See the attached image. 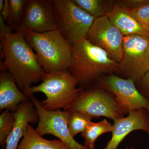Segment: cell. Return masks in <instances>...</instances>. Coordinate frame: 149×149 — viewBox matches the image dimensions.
<instances>
[{
    "label": "cell",
    "instance_id": "cell-1",
    "mask_svg": "<svg viewBox=\"0 0 149 149\" xmlns=\"http://www.w3.org/2000/svg\"><path fill=\"white\" fill-rule=\"evenodd\" d=\"M0 40L3 58L0 64L1 71H8L23 93L33 84L42 81L46 73L22 30L0 34Z\"/></svg>",
    "mask_w": 149,
    "mask_h": 149
},
{
    "label": "cell",
    "instance_id": "cell-2",
    "mask_svg": "<svg viewBox=\"0 0 149 149\" xmlns=\"http://www.w3.org/2000/svg\"><path fill=\"white\" fill-rule=\"evenodd\" d=\"M69 71L77 79L80 88L91 87L107 74L119 72L118 63L106 51L83 38L72 45Z\"/></svg>",
    "mask_w": 149,
    "mask_h": 149
},
{
    "label": "cell",
    "instance_id": "cell-3",
    "mask_svg": "<svg viewBox=\"0 0 149 149\" xmlns=\"http://www.w3.org/2000/svg\"><path fill=\"white\" fill-rule=\"evenodd\" d=\"M21 30L27 43L35 50L38 62L46 73L69 70L72 46L59 30L40 33Z\"/></svg>",
    "mask_w": 149,
    "mask_h": 149
},
{
    "label": "cell",
    "instance_id": "cell-4",
    "mask_svg": "<svg viewBox=\"0 0 149 149\" xmlns=\"http://www.w3.org/2000/svg\"><path fill=\"white\" fill-rule=\"evenodd\" d=\"M40 85L32 86L24 93L28 97L33 93H44L46 98L41 104L49 111L60 109L66 111L83 90L77 88L78 81L69 70L46 73Z\"/></svg>",
    "mask_w": 149,
    "mask_h": 149
},
{
    "label": "cell",
    "instance_id": "cell-5",
    "mask_svg": "<svg viewBox=\"0 0 149 149\" xmlns=\"http://www.w3.org/2000/svg\"><path fill=\"white\" fill-rule=\"evenodd\" d=\"M57 28L71 45L87 38L95 21L72 0H52Z\"/></svg>",
    "mask_w": 149,
    "mask_h": 149
},
{
    "label": "cell",
    "instance_id": "cell-6",
    "mask_svg": "<svg viewBox=\"0 0 149 149\" xmlns=\"http://www.w3.org/2000/svg\"><path fill=\"white\" fill-rule=\"evenodd\" d=\"M66 111L80 112L93 118L103 116L113 121L124 115L118 108L114 96L99 87L82 90Z\"/></svg>",
    "mask_w": 149,
    "mask_h": 149
},
{
    "label": "cell",
    "instance_id": "cell-7",
    "mask_svg": "<svg viewBox=\"0 0 149 149\" xmlns=\"http://www.w3.org/2000/svg\"><path fill=\"white\" fill-rule=\"evenodd\" d=\"M134 80L114 74L104 75L97 81L98 87L114 96L120 111L123 114L141 109L149 110V100L138 91Z\"/></svg>",
    "mask_w": 149,
    "mask_h": 149
},
{
    "label": "cell",
    "instance_id": "cell-8",
    "mask_svg": "<svg viewBox=\"0 0 149 149\" xmlns=\"http://www.w3.org/2000/svg\"><path fill=\"white\" fill-rule=\"evenodd\" d=\"M39 116L38 125L35 129L40 136L49 134L62 141L68 149H88L77 143L72 137L68 127L70 111L57 110L49 111L43 107L41 102L33 95L29 96Z\"/></svg>",
    "mask_w": 149,
    "mask_h": 149
},
{
    "label": "cell",
    "instance_id": "cell-9",
    "mask_svg": "<svg viewBox=\"0 0 149 149\" xmlns=\"http://www.w3.org/2000/svg\"><path fill=\"white\" fill-rule=\"evenodd\" d=\"M124 37L106 15L95 19L86 39L106 51L112 59L118 63L123 58Z\"/></svg>",
    "mask_w": 149,
    "mask_h": 149
},
{
    "label": "cell",
    "instance_id": "cell-10",
    "mask_svg": "<svg viewBox=\"0 0 149 149\" xmlns=\"http://www.w3.org/2000/svg\"><path fill=\"white\" fill-rule=\"evenodd\" d=\"M149 45V37L140 35L124 36L123 58L118 63L119 72L135 82L140 80L144 56Z\"/></svg>",
    "mask_w": 149,
    "mask_h": 149
},
{
    "label": "cell",
    "instance_id": "cell-11",
    "mask_svg": "<svg viewBox=\"0 0 149 149\" xmlns=\"http://www.w3.org/2000/svg\"><path fill=\"white\" fill-rule=\"evenodd\" d=\"M23 29L40 33L57 29L52 0L27 1L24 15L17 30Z\"/></svg>",
    "mask_w": 149,
    "mask_h": 149
},
{
    "label": "cell",
    "instance_id": "cell-12",
    "mask_svg": "<svg viewBox=\"0 0 149 149\" xmlns=\"http://www.w3.org/2000/svg\"><path fill=\"white\" fill-rule=\"evenodd\" d=\"M111 139L103 149H117L129 133L142 130L149 135V113L146 109L131 112L126 117L113 120Z\"/></svg>",
    "mask_w": 149,
    "mask_h": 149
},
{
    "label": "cell",
    "instance_id": "cell-13",
    "mask_svg": "<svg viewBox=\"0 0 149 149\" xmlns=\"http://www.w3.org/2000/svg\"><path fill=\"white\" fill-rule=\"evenodd\" d=\"M12 113L15 118L14 125L7 140L6 149H17L28 125L39 122L37 109L31 100L22 103Z\"/></svg>",
    "mask_w": 149,
    "mask_h": 149
},
{
    "label": "cell",
    "instance_id": "cell-14",
    "mask_svg": "<svg viewBox=\"0 0 149 149\" xmlns=\"http://www.w3.org/2000/svg\"><path fill=\"white\" fill-rule=\"evenodd\" d=\"M19 88L11 74L6 70L0 74V110L15 111L19 105L30 100Z\"/></svg>",
    "mask_w": 149,
    "mask_h": 149
},
{
    "label": "cell",
    "instance_id": "cell-15",
    "mask_svg": "<svg viewBox=\"0 0 149 149\" xmlns=\"http://www.w3.org/2000/svg\"><path fill=\"white\" fill-rule=\"evenodd\" d=\"M107 15L112 24L124 36L140 35L149 37L146 31L127 9L113 5Z\"/></svg>",
    "mask_w": 149,
    "mask_h": 149
},
{
    "label": "cell",
    "instance_id": "cell-16",
    "mask_svg": "<svg viewBox=\"0 0 149 149\" xmlns=\"http://www.w3.org/2000/svg\"><path fill=\"white\" fill-rule=\"evenodd\" d=\"M17 149H68L61 141L44 139L36 132L31 124L19 142Z\"/></svg>",
    "mask_w": 149,
    "mask_h": 149
},
{
    "label": "cell",
    "instance_id": "cell-17",
    "mask_svg": "<svg viewBox=\"0 0 149 149\" xmlns=\"http://www.w3.org/2000/svg\"><path fill=\"white\" fill-rule=\"evenodd\" d=\"M113 126L107 119L100 122L91 121L81 136L84 139L83 146L88 149H95L97 139L104 133L112 132Z\"/></svg>",
    "mask_w": 149,
    "mask_h": 149
},
{
    "label": "cell",
    "instance_id": "cell-18",
    "mask_svg": "<svg viewBox=\"0 0 149 149\" xmlns=\"http://www.w3.org/2000/svg\"><path fill=\"white\" fill-rule=\"evenodd\" d=\"M73 2L86 13L95 18L106 15L110 9L109 1L101 0H72Z\"/></svg>",
    "mask_w": 149,
    "mask_h": 149
},
{
    "label": "cell",
    "instance_id": "cell-19",
    "mask_svg": "<svg viewBox=\"0 0 149 149\" xmlns=\"http://www.w3.org/2000/svg\"><path fill=\"white\" fill-rule=\"evenodd\" d=\"M9 16L8 22L12 29L17 30L19 28L25 10L27 1L8 0Z\"/></svg>",
    "mask_w": 149,
    "mask_h": 149
},
{
    "label": "cell",
    "instance_id": "cell-20",
    "mask_svg": "<svg viewBox=\"0 0 149 149\" xmlns=\"http://www.w3.org/2000/svg\"><path fill=\"white\" fill-rule=\"evenodd\" d=\"M93 118L91 116L78 111L70 112L68 118V127L72 137L82 133L87 128Z\"/></svg>",
    "mask_w": 149,
    "mask_h": 149
},
{
    "label": "cell",
    "instance_id": "cell-21",
    "mask_svg": "<svg viewBox=\"0 0 149 149\" xmlns=\"http://www.w3.org/2000/svg\"><path fill=\"white\" fill-rule=\"evenodd\" d=\"M15 118L8 110H5L0 115V145L2 148H6V141L13 128Z\"/></svg>",
    "mask_w": 149,
    "mask_h": 149
},
{
    "label": "cell",
    "instance_id": "cell-22",
    "mask_svg": "<svg viewBox=\"0 0 149 149\" xmlns=\"http://www.w3.org/2000/svg\"><path fill=\"white\" fill-rule=\"evenodd\" d=\"M128 10L144 29L149 32V4L139 8Z\"/></svg>",
    "mask_w": 149,
    "mask_h": 149
},
{
    "label": "cell",
    "instance_id": "cell-23",
    "mask_svg": "<svg viewBox=\"0 0 149 149\" xmlns=\"http://www.w3.org/2000/svg\"><path fill=\"white\" fill-rule=\"evenodd\" d=\"M113 5L128 9H134L149 4V1L146 0H122L112 2Z\"/></svg>",
    "mask_w": 149,
    "mask_h": 149
},
{
    "label": "cell",
    "instance_id": "cell-24",
    "mask_svg": "<svg viewBox=\"0 0 149 149\" xmlns=\"http://www.w3.org/2000/svg\"><path fill=\"white\" fill-rule=\"evenodd\" d=\"M140 92L149 100V69L138 81Z\"/></svg>",
    "mask_w": 149,
    "mask_h": 149
},
{
    "label": "cell",
    "instance_id": "cell-25",
    "mask_svg": "<svg viewBox=\"0 0 149 149\" xmlns=\"http://www.w3.org/2000/svg\"><path fill=\"white\" fill-rule=\"evenodd\" d=\"M149 69V45L144 56L143 61L140 71L141 78Z\"/></svg>",
    "mask_w": 149,
    "mask_h": 149
},
{
    "label": "cell",
    "instance_id": "cell-26",
    "mask_svg": "<svg viewBox=\"0 0 149 149\" xmlns=\"http://www.w3.org/2000/svg\"><path fill=\"white\" fill-rule=\"evenodd\" d=\"M1 15L4 19L5 21H8L9 16V4L8 0H5L4 2V6L3 10L1 12Z\"/></svg>",
    "mask_w": 149,
    "mask_h": 149
},
{
    "label": "cell",
    "instance_id": "cell-27",
    "mask_svg": "<svg viewBox=\"0 0 149 149\" xmlns=\"http://www.w3.org/2000/svg\"><path fill=\"white\" fill-rule=\"evenodd\" d=\"M4 0H0V12H1L4 6Z\"/></svg>",
    "mask_w": 149,
    "mask_h": 149
},
{
    "label": "cell",
    "instance_id": "cell-28",
    "mask_svg": "<svg viewBox=\"0 0 149 149\" xmlns=\"http://www.w3.org/2000/svg\"><path fill=\"white\" fill-rule=\"evenodd\" d=\"M126 149H136V148H134V147H130V148H129V147H127V148Z\"/></svg>",
    "mask_w": 149,
    "mask_h": 149
},
{
    "label": "cell",
    "instance_id": "cell-29",
    "mask_svg": "<svg viewBox=\"0 0 149 149\" xmlns=\"http://www.w3.org/2000/svg\"><path fill=\"white\" fill-rule=\"evenodd\" d=\"M148 111L149 113V111Z\"/></svg>",
    "mask_w": 149,
    "mask_h": 149
}]
</instances>
